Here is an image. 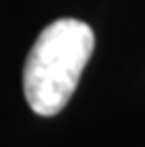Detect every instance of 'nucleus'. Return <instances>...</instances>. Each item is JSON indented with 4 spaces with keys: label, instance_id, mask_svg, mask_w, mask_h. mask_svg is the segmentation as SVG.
<instances>
[{
    "label": "nucleus",
    "instance_id": "nucleus-1",
    "mask_svg": "<svg viewBox=\"0 0 145 147\" xmlns=\"http://www.w3.org/2000/svg\"><path fill=\"white\" fill-rule=\"evenodd\" d=\"M94 51V32L78 18H58L35 39L23 67V94L41 115H58L71 99Z\"/></svg>",
    "mask_w": 145,
    "mask_h": 147
}]
</instances>
